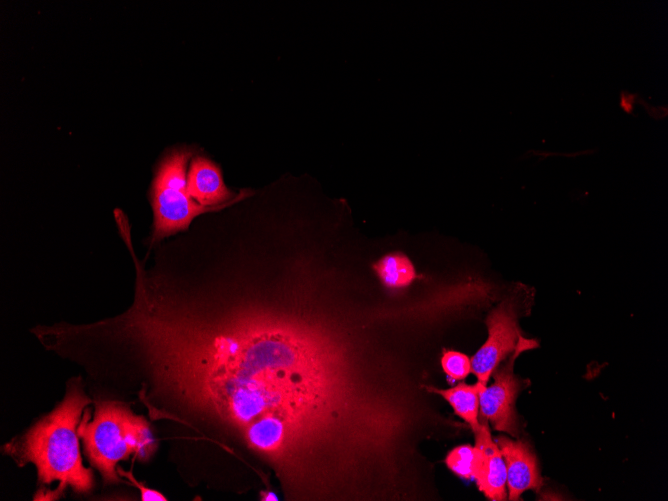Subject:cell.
Here are the masks:
<instances>
[{
	"mask_svg": "<svg viewBox=\"0 0 668 501\" xmlns=\"http://www.w3.org/2000/svg\"><path fill=\"white\" fill-rule=\"evenodd\" d=\"M274 251L198 258L180 242L138 266L132 303L102 325V377L152 419L258 459L286 500H347L389 461L404 394L369 315Z\"/></svg>",
	"mask_w": 668,
	"mask_h": 501,
	"instance_id": "1",
	"label": "cell"
},
{
	"mask_svg": "<svg viewBox=\"0 0 668 501\" xmlns=\"http://www.w3.org/2000/svg\"><path fill=\"white\" fill-rule=\"evenodd\" d=\"M91 402L81 379H71L63 400L20 438L8 443L6 452L20 466L32 463L40 484L58 481L59 490L70 486L77 493L90 492L93 473L82 463L78 426Z\"/></svg>",
	"mask_w": 668,
	"mask_h": 501,
	"instance_id": "2",
	"label": "cell"
},
{
	"mask_svg": "<svg viewBox=\"0 0 668 501\" xmlns=\"http://www.w3.org/2000/svg\"><path fill=\"white\" fill-rule=\"evenodd\" d=\"M94 406L93 418L90 420L86 408L78 426L85 455L104 484L124 483L117 472L118 463L131 454L146 461L157 449L150 424L124 401L96 398Z\"/></svg>",
	"mask_w": 668,
	"mask_h": 501,
	"instance_id": "3",
	"label": "cell"
},
{
	"mask_svg": "<svg viewBox=\"0 0 668 501\" xmlns=\"http://www.w3.org/2000/svg\"><path fill=\"white\" fill-rule=\"evenodd\" d=\"M192 155L189 148L175 149L157 169L151 191L154 224L150 247L172 234L187 230L196 216L223 209L247 195L243 191L230 202L214 207L197 203L187 188L186 168Z\"/></svg>",
	"mask_w": 668,
	"mask_h": 501,
	"instance_id": "4",
	"label": "cell"
},
{
	"mask_svg": "<svg viewBox=\"0 0 668 501\" xmlns=\"http://www.w3.org/2000/svg\"><path fill=\"white\" fill-rule=\"evenodd\" d=\"M488 337L471 360V372L478 381L487 385L493 371L510 354L519 348L533 349L535 340L522 336L518 326L517 304L505 299L494 308L486 319Z\"/></svg>",
	"mask_w": 668,
	"mask_h": 501,
	"instance_id": "5",
	"label": "cell"
},
{
	"mask_svg": "<svg viewBox=\"0 0 668 501\" xmlns=\"http://www.w3.org/2000/svg\"><path fill=\"white\" fill-rule=\"evenodd\" d=\"M526 348H519L503 366L493 371L494 382L479 394L480 416L491 423L494 430L517 437L519 424L515 411V400L522 388L521 380L514 374L515 359Z\"/></svg>",
	"mask_w": 668,
	"mask_h": 501,
	"instance_id": "6",
	"label": "cell"
},
{
	"mask_svg": "<svg viewBox=\"0 0 668 501\" xmlns=\"http://www.w3.org/2000/svg\"><path fill=\"white\" fill-rule=\"evenodd\" d=\"M506 466L509 500H518L526 490H539L542 478L536 456L530 445L523 440L505 436L496 438Z\"/></svg>",
	"mask_w": 668,
	"mask_h": 501,
	"instance_id": "7",
	"label": "cell"
},
{
	"mask_svg": "<svg viewBox=\"0 0 668 501\" xmlns=\"http://www.w3.org/2000/svg\"><path fill=\"white\" fill-rule=\"evenodd\" d=\"M475 447L480 451L474 478L479 490L490 500H505L507 473L500 449L492 440L487 420L480 416L474 432Z\"/></svg>",
	"mask_w": 668,
	"mask_h": 501,
	"instance_id": "8",
	"label": "cell"
},
{
	"mask_svg": "<svg viewBox=\"0 0 668 501\" xmlns=\"http://www.w3.org/2000/svg\"><path fill=\"white\" fill-rule=\"evenodd\" d=\"M187 188L190 196L203 206H219L232 199L220 169L204 157L197 156L192 160L187 174Z\"/></svg>",
	"mask_w": 668,
	"mask_h": 501,
	"instance_id": "9",
	"label": "cell"
},
{
	"mask_svg": "<svg viewBox=\"0 0 668 501\" xmlns=\"http://www.w3.org/2000/svg\"><path fill=\"white\" fill-rule=\"evenodd\" d=\"M486 386L477 381L471 385L460 383L449 389L425 388L429 392L442 396L451 405L454 412L475 432L479 427V394Z\"/></svg>",
	"mask_w": 668,
	"mask_h": 501,
	"instance_id": "10",
	"label": "cell"
},
{
	"mask_svg": "<svg viewBox=\"0 0 668 501\" xmlns=\"http://www.w3.org/2000/svg\"><path fill=\"white\" fill-rule=\"evenodd\" d=\"M373 270L381 283L389 289L408 287L416 278L413 263L402 253L383 256L373 265Z\"/></svg>",
	"mask_w": 668,
	"mask_h": 501,
	"instance_id": "11",
	"label": "cell"
},
{
	"mask_svg": "<svg viewBox=\"0 0 668 501\" xmlns=\"http://www.w3.org/2000/svg\"><path fill=\"white\" fill-rule=\"evenodd\" d=\"M480 451L475 446L462 445L451 450L446 456L445 462L448 468L458 476L470 479L474 478Z\"/></svg>",
	"mask_w": 668,
	"mask_h": 501,
	"instance_id": "12",
	"label": "cell"
},
{
	"mask_svg": "<svg viewBox=\"0 0 668 501\" xmlns=\"http://www.w3.org/2000/svg\"><path fill=\"white\" fill-rule=\"evenodd\" d=\"M441 366L447 377L453 381L465 379L471 372L470 358L458 351L444 352Z\"/></svg>",
	"mask_w": 668,
	"mask_h": 501,
	"instance_id": "13",
	"label": "cell"
},
{
	"mask_svg": "<svg viewBox=\"0 0 668 501\" xmlns=\"http://www.w3.org/2000/svg\"><path fill=\"white\" fill-rule=\"evenodd\" d=\"M120 476L128 479L133 485L140 490L141 500L143 501H165L167 498L157 490L145 487L142 483L136 480L131 471H125L120 466L117 468Z\"/></svg>",
	"mask_w": 668,
	"mask_h": 501,
	"instance_id": "14",
	"label": "cell"
},
{
	"mask_svg": "<svg viewBox=\"0 0 668 501\" xmlns=\"http://www.w3.org/2000/svg\"><path fill=\"white\" fill-rule=\"evenodd\" d=\"M638 94H631L627 91H621L620 92V99H619V106L620 108L628 113V114H633L634 111V105L637 102Z\"/></svg>",
	"mask_w": 668,
	"mask_h": 501,
	"instance_id": "15",
	"label": "cell"
},
{
	"mask_svg": "<svg viewBox=\"0 0 668 501\" xmlns=\"http://www.w3.org/2000/svg\"><path fill=\"white\" fill-rule=\"evenodd\" d=\"M260 500H262V501H277L279 499H278V496L276 495L275 492H273L271 490L270 491L269 490H266V491L263 490V491L260 492Z\"/></svg>",
	"mask_w": 668,
	"mask_h": 501,
	"instance_id": "16",
	"label": "cell"
}]
</instances>
